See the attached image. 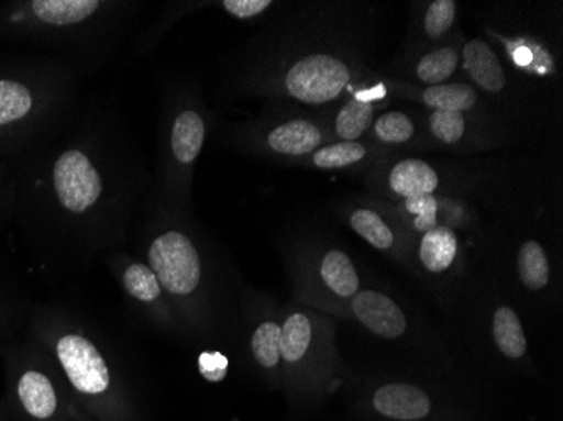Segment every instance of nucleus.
Here are the masks:
<instances>
[{
    "mask_svg": "<svg viewBox=\"0 0 563 421\" xmlns=\"http://www.w3.org/2000/svg\"><path fill=\"white\" fill-rule=\"evenodd\" d=\"M311 263L306 275L307 302L328 309L346 303L362 290L360 272L343 250H325Z\"/></svg>",
    "mask_w": 563,
    "mask_h": 421,
    "instance_id": "423d86ee",
    "label": "nucleus"
},
{
    "mask_svg": "<svg viewBox=\"0 0 563 421\" xmlns=\"http://www.w3.org/2000/svg\"><path fill=\"white\" fill-rule=\"evenodd\" d=\"M401 208H404L405 214L410 220L408 221L410 226L419 231V233L423 234L426 231L439 226V202L432 195L413 196V198L404 199Z\"/></svg>",
    "mask_w": 563,
    "mask_h": 421,
    "instance_id": "a878e982",
    "label": "nucleus"
},
{
    "mask_svg": "<svg viewBox=\"0 0 563 421\" xmlns=\"http://www.w3.org/2000/svg\"><path fill=\"white\" fill-rule=\"evenodd\" d=\"M375 104L372 101L350 100L340 110L334 123L338 137L343 142H354L372 126Z\"/></svg>",
    "mask_w": 563,
    "mask_h": 421,
    "instance_id": "4be33fe9",
    "label": "nucleus"
},
{
    "mask_svg": "<svg viewBox=\"0 0 563 421\" xmlns=\"http://www.w3.org/2000/svg\"><path fill=\"white\" fill-rule=\"evenodd\" d=\"M420 101L432 110L444 112H470L476 107L477 93L473 85L444 84L427 87L420 95Z\"/></svg>",
    "mask_w": 563,
    "mask_h": 421,
    "instance_id": "6ab92c4d",
    "label": "nucleus"
},
{
    "mask_svg": "<svg viewBox=\"0 0 563 421\" xmlns=\"http://www.w3.org/2000/svg\"><path fill=\"white\" fill-rule=\"evenodd\" d=\"M33 97L24 85L18 81H0V125L15 122L30 113Z\"/></svg>",
    "mask_w": 563,
    "mask_h": 421,
    "instance_id": "393cba45",
    "label": "nucleus"
},
{
    "mask_svg": "<svg viewBox=\"0 0 563 421\" xmlns=\"http://www.w3.org/2000/svg\"><path fill=\"white\" fill-rule=\"evenodd\" d=\"M282 325L275 318L262 319L250 335V353L272 386H282Z\"/></svg>",
    "mask_w": 563,
    "mask_h": 421,
    "instance_id": "9d476101",
    "label": "nucleus"
},
{
    "mask_svg": "<svg viewBox=\"0 0 563 421\" xmlns=\"http://www.w3.org/2000/svg\"><path fill=\"white\" fill-rule=\"evenodd\" d=\"M373 132L382 144L404 145L416 135V123L407 113L387 112L378 117L373 125Z\"/></svg>",
    "mask_w": 563,
    "mask_h": 421,
    "instance_id": "b1692460",
    "label": "nucleus"
},
{
    "mask_svg": "<svg viewBox=\"0 0 563 421\" xmlns=\"http://www.w3.org/2000/svg\"><path fill=\"white\" fill-rule=\"evenodd\" d=\"M272 151L284 155H306L318 151L322 142V132L309 120H290L275 126L268 134Z\"/></svg>",
    "mask_w": 563,
    "mask_h": 421,
    "instance_id": "2eb2a0df",
    "label": "nucleus"
},
{
    "mask_svg": "<svg viewBox=\"0 0 563 421\" xmlns=\"http://www.w3.org/2000/svg\"><path fill=\"white\" fill-rule=\"evenodd\" d=\"M365 421H464L466 410L452 407L438 392L412 381H383L357 400Z\"/></svg>",
    "mask_w": 563,
    "mask_h": 421,
    "instance_id": "f03ea898",
    "label": "nucleus"
},
{
    "mask_svg": "<svg viewBox=\"0 0 563 421\" xmlns=\"http://www.w3.org/2000/svg\"><path fill=\"white\" fill-rule=\"evenodd\" d=\"M517 275L528 292L539 293L552 281V262L542 243L527 240L517 253Z\"/></svg>",
    "mask_w": 563,
    "mask_h": 421,
    "instance_id": "dca6fc26",
    "label": "nucleus"
},
{
    "mask_svg": "<svg viewBox=\"0 0 563 421\" xmlns=\"http://www.w3.org/2000/svg\"><path fill=\"white\" fill-rule=\"evenodd\" d=\"M76 405L66 379L46 367L25 364L9 383L4 410L11 421H73Z\"/></svg>",
    "mask_w": 563,
    "mask_h": 421,
    "instance_id": "7ed1b4c3",
    "label": "nucleus"
},
{
    "mask_svg": "<svg viewBox=\"0 0 563 421\" xmlns=\"http://www.w3.org/2000/svg\"><path fill=\"white\" fill-rule=\"evenodd\" d=\"M122 287L131 299L144 306H164L163 285L157 280L156 274L145 263L131 262L120 272Z\"/></svg>",
    "mask_w": 563,
    "mask_h": 421,
    "instance_id": "f3484780",
    "label": "nucleus"
},
{
    "mask_svg": "<svg viewBox=\"0 0 563 421\" xmlns=\"http://www.w3.org/2000/svg\"><path fill=\"white\" fill-rule=\"evenodd\" d=\"M459 68V53L455 47L444 46L430 51L417 63L416 75L422 84L435 87L448 84Z\"/></svg>",
    "mask_w": 563,
    "mask_h": 421,
    "instance_id": "412c9836",
    "label": "nucleus"
},
{
    "mask_svg": "<svg viewBox=\"0 0 563 421\" xmlns=\"http://www.w3.org/2000/svg\"><path fill=\"white\" fill-rule=\"evenodd\" d=\"M205 142V122L195 112L177 117L170 135L174 157L181 164H191L198 157Z\"/></svg>",
    "mask_w": 563,
    "mask_h": 421,
    "instance_id": "a211bd4d",
    "label": "nucleus"
},
{
    "mask_svg": "<svg viewBox=\"0 0 563 421\" xmlns=\"http://www.w3.org/2000/svg\"><path fill=\"white\" fill-rule=\"evenodd\" d=\"M282 389L296 413L311 410L336 389L341 364L332 325L318 313L294 309L282 315Z\"/></svg>",
    "mask_w": 563,
    "mask_h": 421,
    "instance_id": "f257e3e1",
    "label": "nucleus"
},
{
    "mask_svg": "<svg viewBox=\"0 0 563 421\" xmlns=\"http://www.w3.org/2000/svg\"><path fill=\"white\" fill-rule=\"evenodd\" d=\"M328 312L350 315L366 331L382 339H400L408 332V315L387 293L376 288H362L353 299L341 306L328 307Z\"/></svg>",
    "mask_w": 563,
    "mask_h": 421,
    "instance_id": "0eeeda50",
    "label": "nucleus"
},
{
    "mask_svg": "<svg viewBox=\"0 0 563 421\" xmlns=\"http://www.w3.org/2000/svg\"><path fill=\"white\" fill-rule=\"evenodd\" d=\"M366 155L368 148L360 142H338L318 148L312 155V164L322 170L346 169L363 163Z\"/></svg>",
    "mask_w": 563,
    "mask_h": 421,
    "instance_id": "5701e85b",
    "label": "nucleus"
},
{
    "mask_svg": "<svg viewBox=\"0 0 563 421\" xmlns=\"http://www.w3.org/2000/svg\"><path fill=\"white\" fill-rule=\"evenodd\" d=\"M351 81V69L338 56L318 55L299 59L287 71L286 88L290 97L309 104L336 100Z\"/></svg>",
    "mask_w": 563,
    "mask_h": 421,
    "instance_id": "39448f33",
    "label": "nucleus"
},
{
    "mask_svg": "<svg viewBox=\"0 0 563 421\" xmlns=\"http://www.w3.org/2000/svg\"><path fill=\"white\" fill-rule=\"evenodd\" d=\"M73 421H97L80 407V405H76L75 411H73Z\"/></svg>",
    "mask_w": 563,
    "mask_h": 421,
    "instance_id": "c756f323",
    "label": "nucleus"
},
{
    "mask_svg": "<svg viewBox=\"0 0 563 421\" xmlns=\"http://www.w3.org/2000/svg\"><path fill=\"white\" fill-rule=\"evenodd\" d=\"M492 337L496 350L506 359L523 361L528 356L527 334L514 307H496L492 318Z\"/></svg>",
    "mask_w": 563,
    "mask_h": 421,
    "instance_id": "4468645a",
    "label": "nucleus"
},
{
    "mask_svg": "<svg viewBox=\"0 0 563 421\" xmlns=\"http://www.w3.org/2000/svg\"><path fill=\"white\" fill-rule=\"evenodd\" d=\"M147 262L170 299L189 306L202 292L205 265L188 234L173 230L156 236L148 245Z\"/></svg>",
    "mask_w": 563,
    "mask_h": 421,
    "instance_id": "20e7f679",
    "label": "nucleus"
},
{
    "mask_svg": "<svg viewBox=\"0 0 563 421\" xmlns=\"http://www.w3.org/2000/svg\"><path fill=\"white\" fill-rule=\"evenodd\" d=\"M347 223L360 239L365 240L368 245H372L378 252L394 256V258L404 256L405 248L400 234L375 209H354L347 218Z\"/></svg>",
    "mask_w": 563,
    "mask_h": 421,
    "instance_id": "1a4fd4ad",
    "label": "nucleus"
},
{
    "mask_svg": "<svg viewBox=\"0 0 563 421\" xmlns=\"http://www.w3.org/2000/svg\"><path fill=\"white\" fill-rule=\"evenodd\" d=\"M464 66L467 75L477 87L488 93L505 90L506 75L495 49L486 41L473 40L466 43L463 51Z\"/></svg>",
    "mask_w": 563,
    "mask_h": 421,
    "instance_id": "ddd939ff",
    "label": "nucleus"
},
{
    "mask_svg": "<svg viewBox=\"0 0 563 421\" xmlns=\"http://www.w3.org/2000/svg\"><path fill=\"white\" fill-rule=\"evenodd\" d=\"M34 14L46 24L69 25L85 21L97 11V0H34Z\"/></svg>",
    "mask_w": 563,
    "mask_h": 421,
    "instance_id": "aec40b11",
    "label": "nucleus"
},
{
    "mask_svg": "<svg viewBox=\"0 0 563 421\" xmlns=\"http://www.w3.org/2000/svg\"><path fill=\"white\" fill-rule=\"evenodd\" d=\"M271 0H224L223 8L239 19L255 18L271 8Z\"/></svg>",
    "mask_w": 563,
    "mask_h": 421,
    "instance_id": "c85d7f7f",
    "label": "nucleus"
},
{
    "mask_svg": "<svg viewBox=\"0 0 563 421\" xmlns=\"http://www.w3.org/2000/svg\"><path fill=\"white\" fill-rule=\"evenodd\" d=\"M441 177L438 170L422 159H404L388 173V188L398 198L433 195L438 191Z\"/></svg>",
    "mask_w": 563,
    "mask_h": 421,
    "instance_id": "f8f14e48",
    "label": "nucleus"
},
{
    "mask_svg": "<svg viewBox=\"0 0 563 421\" xmlns=\"http://www.w3.org/2000/svg\"><path fill=\"white\" fill-rule=\"evenodd\" d=\"M0 421H11L9 420L8 413H5V410H2V408H0Z\"/></svg>",
    "mask_w": 563,
    "mask_h": 421,
    "instance_id": "7c9ffc66",
    "label": "nucleus"
},
{
    "mask_svg": "<svg viewBox=\"0 0 563 421\" xmlns=\"http://www.w3.org/2000/svg\"><path fill=\"white\" fill-rule=\"evenodd\" d=\"M53 180L59 202L71 213H84L91 208L103 189L100 174L80 151H68L59 157Z\"/></svg>",
    "mask_w": 563,
    "mask_h": 421,
    "instance_id": "6e6552de",
    "label": "nucleus"
},
{
    "mask_svg": "<svg viewBox=\"0 0 563 421\" xmlns=\"http://www.w3.org/2000/svg\"><path fill=\"white\" fill-rule=\"evenodd\" d=\"M466 119L463 113L432 110L429 117V129L433 137L448 145L459 144L466 134Z\"/></svg>",
    "mask_w": 563,
    "mask_h": 421,
    "instance_id": "bb28decb",
    "label": "nucleus"
},
{
    "mask_svg": "<svg viewBox=\"0 0 563 421\" xmlns=\"http://www.w3.org/2000/svg\"><path fill=\"white\" fill-rule=\"evenodd\" d=\"M457 15V4L454 0H435L429 5L423 19L427 37L439 40L449 33Z\"/></svg>",
    "mask_w": 563,
    "mask_h": 421,
    "instance_id": "cd10ccee",
    "label": "nucleus"
},
{
    "mask_svg": "<svg viewBox=\"0 0 563 421\" xmlns=\"http://www.w3.org/2000/svg\"><path fill=\"white\" fill-rule=\"evenodd\" d=\"M459 248L457 233L451 226L439 224L420 239L417 250L420 267L430 275L448 274L457 262Z\"/></svg>",
    "mask_w": 563,
    "mask_h": 421,
    "instance_id": "9b49d317",
    "label": "nucleus"
}]
</instances>
